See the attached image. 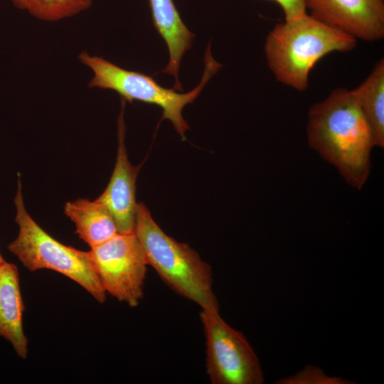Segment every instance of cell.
Here are the masks:
<instances>
[{
	"mask_svg": "<svg viewBox=\"0 0 384 384\" xmlns=\"http://www.w3.org/2000/svg\"><path fill=\"white\" fill-rule=\"evenodd\" d=\"M78 60L89 68L93 75L88 82L90 88L111 90L130 102L139 101L159 106L162 110V119L169 120L178 134L185 139L188 125L182 111L200 95L209 80L222 67L212 56L210 43L205 53L204 70L199 84L186 93H178L161 86L153 78L144 73L129 70L97 55L82 51Z\"/></svg>",
	"mask_w": 384,
	"mask_h": 384,
	"instance_id": "obj_5",
	"label": "cell"
},
{
	"mask_svg": "<svg viewBox=\"0 0 384 384\" xmlns=\"http://www.w3.org/2000/svg\"><path fill=\"white\" fill-rule=\"evenodd\" d=\"M118 119V149L115 166L110 182L96 199L112 216L119 233H133L137 203L135 198L136 179L139 170L129 161L124 144L123 109Z\"/></svg>",
	"mask_w": 384,
	"mask_h": 384,
	"instance_id": "obj_9",
	"label": "cell"
},
{
	"mask_svg": "<svg viewBox=\"0 0 384 384\" xmlns=\"http://www.w3.org/2000/svg\"><path fill=\"white\" fill-rule=\"evenodd\" d=\"M65 214L74 223L79 238L90 248L118 233L116 223L107 208L96 200L79 198L67 202Z\"/></svg>",
	"mask_w": 384,
	"mask_h": 384,
	"instance_id": "obj_12",
	"label": "cell"
},
{
	"mask_svg": "<svg viewBox=\"0 0 384 384\" xmlns=\"http://www.w3.org/2000/svg\"><path fill=\"white\" fill-rule=\"evenodd\" d=\"M338 378H329L321 369L306 366L297 375L279 380V383H346Z\"/></svg>",
	"mask_w": 384,
	"mask_h": 384,
	"instance_id": "obj_15",
	"label": "cell"
},
{
	"mask_svg": "<svg viewBox=\"0 0 384 384\" xmlns=\"http://www.w3.org/2000/svg\"><path fill=\"white\" fill-rule=\"evenodd\" d=\"M154 28L165 41L169 62L162 73L175 79L173 88L183 91L178 79L182 58L191 48L195 37L182 21L174 0H149Z\"/></svg>",
	"mask_w": 384,
	"mask_h": 384,
	"instance_id": "obj_11",
	"label": "cell"
},
{
	"mask_svg": "<svg viewBox=\"0 0 384 384\" xmlns=\"http://www.w3.org/2000/svg\"><path fill=\"white\" fill-rule=\"evenodd\" d=\"M206 343V372L213 384H261L262 370L245 336L220 316L219 310L200 313Z\"/></svg>",
	"mask_w": 384,
	"mask_h": 384,
	"instance_id": "obj_6",
	"label": "cell"
},
{
	"mask_svg": "<svg viewBox=\"0 0 384 384\" xmlns=\"http://www.w3.org/2000/svg\"><path fill=\"white\" fill-rule=\"evenodd\" d=\"M277 3L283 11L285 20L299 18L307 14L305 0H271Z\"/></svg>",
	"mask_w": 384,
	"mask_h": 384,
	"instance_id": "obj_16",
	"label": "cell"
},
{
	"mask_svg": "<svg viewBox=\"0 0 384 384\" xmlns=\"http://www.w3.org/2000/svg\"><path fill=\"white\" fill-rule=\"evenodd\" d=\"M24 309L18 267L5 261L0 267V337L11 343L21 359H26L28 353L23 328Z\"/></svg>",
	"mask_w": 384,
	"mask_h": 384,
	"instance_id": "obj_10",
	"label": "cell"
},
{
	"mask_svg": "<svg viewBox=\"0 0 384 384\" xmlns=\"http://www.w3.org/2000/svg\"><path fill=\"white\" fill-rule=\"evenodd\" d=\"M307 142L351 187L361 190L375 146L371 129L352 90L339 87L308 112Z\"/></svg>",
	"mask_w": 384,
	"mask_h": 384,
	"instance_id": "obj_1",
	"label": "cell"
},
{
	"mask_svg": "<svg viewBox=\"0 0 384 384\" xmlns=\"http://www.w3.org/2000/svg\"><path fill=\"white\" fill-rule=\"evenodd\" d=\"M18 9L46 21H58L77 15L92 5V0H11Z\"/></svg>",
	"mask_w": 384,
	"mask_h": 384,
	"instance_id": "obj_14",
	"label": "cell"
},
{
	"mask_svg": "<svg viewBox=\"0 0 384 384\" xmlns=\"http://www.w3.org/2000/svg\"><path fill=\"white\" fill-rule=\"evenodd\" d=\"M316 19L367 41L384 37L383 0H305Z\"/></svg>",
	"mask_w": 384,
	"mask_h": 384,
	"instance_id": "obj_8",
	"label": "cell"
},
{
	"mask_svg": "<svg viewBox=\"0 0 384 384\" xmlns=\"http://www.w3.org/2000/svg\"><path fill=\"white\" fill-rule=\"evenodd\" d=\"M356 44L355 38L306 14L276 25L266 38L265 52L276 79L304 91L321 58L334 51L351 50Z\"/></svg>",
	"mask_w": 384,
	"mask_h": 384,
	"instance_id": "obj_2",
	"label": "cell"
},
{
	"mask_svg": "<svg viewBox=\"0 0 384 384\" xmlns=\"http://www.w3.org/2000/svg\"><path fill=\"white\" fill-rule=\"evenodd\" d=\"M134 233L148 265L171 289L203 311L219 310L209 264L187 243L176 241L162 230L142 203H137Z\"/></svg>",
	"mask_w": 384,
	"mask_h": 384,
	"instance_id": "obj_3",
	"label": "cell"
},
{
	"mask_svg": "<svg viewBox=\"0 0 384 384\" xmlns=\"http://www.w3.org/2000/svg\"><path fill=\"white\" fill-rule=\"evenodd\" d=\"M17 185L14 202L18 232L9 243L8 250L29 271L48 269L57 272L81 286L97 302L104 303L107 293L89 251L63 245L43 230L26 209L19 176Z\"/></svg>",
	"mask_w": 384,
	"mask_h": 384,
	"instance_id": "obj_4",
	"label": "cell"
},
{
	"mask_svg": "<svg viewBox=\"0 0 384 384\" xmlns=\"http://www.w3.org/2000/svg\"><path fill=\"white\" fill-rule=\"evenodd\" d=\"M373 135L375 146L384 147V60L380 59L370 75L352 90Z\"/></svg>",
	"mask_w": 384,
	"mask_h": 384,
	"instance_id": "obj_13",
	"label": "cell"
},
{
	"mask_svg": "<svg viewBox=\"0 0 384 384\" xmlns=\"http://www.w3.org/2000/svg\"><path fill=\"white\" fill-rule=\"evenodd\" d=\"M5 261L6 260L4 259V257H2V255H1V254L0 252V267Z\"/></svg>",
	"mask_w": 384,
	"mask_h": 384,
	"instance_id": "obj_17",
	"label": "cell"
},
{
	"mask_svg": "<svg viewBox=\"0 0 384 384\" xmlns=\"http://www.w3.org/2000/svg\"><path fill=\"white\" fill-rule=\"evenodd\" d=\"M107 294L130 307L144 297L148 263L135 233H117L89 251Z\"/></svg>",
	"mask_w": 384,
	"mask_h": 384,
	"instance_id": "obj_7",
	"label": "cell"
}]
</instances>
